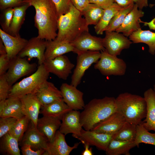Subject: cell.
I'll list each match as a JSON object with an SVG mask.
<instances>
[{"label":"cell","mask_w":155,"mask_h":155,"mask_svg":"<svg viewBox=\"0 0 155 155\" xmlns=\"http://www.w3.org/2000/svg\"><path fill=\"white\" fill-rule=\"evenodd\" d=\"M155 95V84L153 86V89Z\"/></svg>","instance_id":"obj_52"},{"label":"cell","mask_w":155,"mask_h":155,"mask_svg":"<svg viewBox=\"0 0 155 155\" xmlns=\"http://www.w3.org/2000/svg\"><path fill=\"white\" fill-rule=\"evenodd\" d=\"M24 0H22V1H23Z\"/></svg>","instance_id":"obj_53"},{"label":"cell","mask_w":155,"mask_h":155,"mask_svg":"<svg viewBox=\"0 0 155 155\" xmlns=\"http://www.w3.org/2000/svg\"><path fill=\"white\" fill-rule=\"evenodd\" d=\"M123 7L115 2L104 9L101 18L94 26L95 31L97 34H103L111 19Z\"/></svg>","instance_id":"obj_30"},{"label":"cell","mask_w":155,"mask_h":155,"mask_svg":"<svg viewBox=\"0 0 155 155\" xmlns=\"http://www.w3.org/2000/svg\"><path fill=\"white\" fill-rule=\"evenodd\" d=\"M72 110L62 100L42 106L40 113L43 116L55 117L61 120L65 114Z\"/></svg>","instance_id":"obj_27"},{"label":"cell","mask_w":155,"mask_h":155,"mask_svg":"<svg viewBox=\"0 0 155 155\" xmlns=\"http://www.w3.org/2000/svg\"><path fill=\"white\" fill-rule=\"evenodd\" d=\"M0 152L3 155H20L17 139L8 133L1 138Z\"/></svg>","instance_id":"obj_32"},{"label":"cell","mask_w":155,"mask_h":155,"mask_svg":"<svg viewBox=\"0 0 155 155\" xmlns=\"http://www.w3.org/2000/svg\"><path fill=\"white\" fill-rule=\"evenodd\" d=\"M144 15V12L134 4L132 10L126 16L122 24L115 31L122 33L125 36L129 37L133 32L141 28L140 18Z\"/></svg>","instance_id":"obj_17"},{"label":"cell","mask_w":155,"mask_h":155,"mask_svg":"<svg viewBox=\"0 0 155 155\" xmlns=\"http://www.w3.org/2000/svg\"><path fill=\"white\" fill-rule=\"evenodd\" d=\"M49 73L43 64L39 65L33 73L11 86L8 98H20L28 94H36L47 80Z\"/></svg>","instance_id":"obj_5"},{"label":"cell","mask_w":155,"mask_h":155,"mask_svg":"<svg viewBox=\"0 0 155 155\" xmlns=\"http://www.w3.org/2000/svg\"><path fill=\"white\" fill-rule=\"evenodd\" d=\"M74 51V47L71 43L59 40L56 38L47 40L45 52V59H53L65 53Z\"/></svg>","instance_id":"obj_24"},{"label":"cell","mask_w":155,"mask_h":155,"mask_svg":"<svg viewBox=\"0 0 155 155\" xmlns=\"http://www.w3.org/2000/svg\"><path fill=\"white\" fill-rule=\"evenodd\" d=\"M65 136L58 130L53 140L49 142L43 155H69L72 150L78 148L80 143H76L73 146H70L66 142Z\"/></svg>","instance_id":"obj_19"},{"label":"cell","mask_w":155,"mask_h":155,"mask_svg":"<svg viewBox=\"0 0 155 155\" xmlns=\"http://www.w3.org/2000/svg\"><path fill=\"white\" fill-rule=\"evenodd\" d=\"M84 145V150L82 152V155H93L92 148H90V146L88 144L86 143L83 144Z\"/></svg>","instance_id":"obj_49"},{"label":"cell","mask_w":155,"mask_h":155,"mask_svg":"<svg viewBox=\"0 0 155 155\" xmlns=\"http://www.w3.org/2000/svg\"><path fill=\"white\" fill-rule=\"evenodd\" d=\"M60 90L63 100L73 110H83L85 106L83 99L84 93L72 85L63 83Z\"/></svg>","instance_id":"obj_14"},{"label":"cell","mask_w":155,"mask_h":155,"mask_svg":"<svg viewBox=\"0 0 155 155\" xmlns=\"http://www.w3.org/2000/svg\"><path fill=\"white\" fill-rule=\"evenodd\" d=\"M80 113V121L86 130H91L94 126L116 112L115 98L105 96L94 98L85 105Z\"/></svg>","instance_id":"obj_2"},{"label":"cell","mask_w":155,"mask_h":155,"mask_svg":"<svg viewBox=\"0 0 155 155\" xmlns=\"http://www.w3.org/2000/svg\"><path fill=\"white\" fill-rule=\"evenodd\" d=\"M103 44L105 50L114 56L119 55L124 49H129L132 42L123 34L115 31L105 32Z\"/></svg>","instance_id":"obj_9"},{"label":"cell","mask_w":155,"mask_h":155,"mask_svg":"<svg viewBox=\"0 0 155 155\" xmlns=\"http://www.w3.org/2000/svg\"><path fill=\"white\" fill-rule=\"evenodd\" d=\"M89 1L90 3L95 4L104 9L115 2L114 0H89Z\"/></svg>","instance_id":"obj_46"},{"label":"cell","mask_w":155,"mask_h":155,"mask_svg":"<svg viewBox=\"0 0 155 155\" xmlns=\"http://www.w3.org/2000/svg\"><path fill=\"white\" fill-rule=\"evenodd\" d=\"M134 4L123 7L111 19L105 32L115 31L123 23L126 16L133 9Z\"/></svg>","instance_id":"obj_36"},{"label":"cell","mask_w":155,"mask_h":155,"mask_svg":"<svg viewBox=\"0 0 155 155\" xmlns=\"http://www.w3.org/2000/svg\"><path fill=\"white\" fill-rule=\"evenodd\" d=\"M22 0H0V7L2 9L13 7L21 5Z\"/></svg>","instance_id":"obj_44"},{"label":"cell","mask_w":155,"mask_h":155,"mask_svg":"<svg viewBox=\"0 0 155 155\" xmlns=\"http://www.w3.org/2000/svg\"><path fill=\"white\" fill-rule=\"evenodd\" d=\"M49 142L47 137L38 129L30 120L27 129L19 143L20 146L28 144L34 150L41 149L46 150Z\"/></svg>","instance_id":"obj_13"},{"label":"cell","mask_w":155,"mask_h":155,"mask_svg":"<svg viewBox=\"0 0 155 155\" xmlns=\"http://www.w3.org/2000/svg\"><path fill=\"white\" fill-rule=\"evenodd\" d=\"M43 64L49 73L65 80L67 79L74 67L68 58L63 55L53 59L45 60Z\"/></svg>","instance_id":"obj_10"},{"label":"cell","mask_w":155,"mask_h":155,"mask_svg":"<svg viewBox=\"0 0 155 155\" xmlns=\"http://www.w3.org/2000/svg\"><path fill=\"white\" fill-rule=\"evenodd\" d=\"M61 122L59 119L43 116L38 119L36 127L50 142L53 140L57 131L59 129Z\"/></svg>","instance_id":"obj_26"},{"label":"cell","mask_w":155,"mask_h":155,"mask_svg":"<svg viewBox=\"0 0 155 155\" xmlns=\"http://www.w3.org/2000/svg\"><path fill=\"white\" fill-rule=\"evenodd\" d=\"M37 66L36 63H31L25 58L18 55L11 60L5 73L9 85L11 87L19 79L33 72Z\"/></svg>","instance_id":"obj_8"},{"label":"cell","mask_w":155,"mask_h":155,"mask_svg":"<svg viewBox=\"0 0 155 155\" xmlns=\"http://www.w3.org/2000/svg\"><path fill=\"white\" fill-rule=\"evenodd\" d=\"M74 48V53L88 51H104L103 38L91 34L86 32L71 43Z\"/></svg>","instance_id":"obj_12"},{"label":"cell","mask_w":155,"mask_h":155,"mask_svg":"<svg viewBox=\"0 0 155 155\" xmlns=\"http://www.w3.org/2000/svg\"><path fill=\"white\" fill-rule=\"evenodd\" d=\"M113 135L82 129L80 136L77 138L81 142L95 146L99 149L105 151L113 138Z\"/></svg>","instance_id":"obj_16"},{"label":"cell","mask_w":155,"mask_h":155,"mask_svg":"<svg viewBox=\"0 0 155 155\" xmlns=\"http://www.w3.org/2000/svg\"><path fill=\"white\" fill-rule=\"evenodd\" d=\"M17 120V119L13 117H0V138L11 130Z\"/></svg>","instance_id":"obj_38"},{"label":"cell","mask_w":155,"mask_h":155,"mask_svg":"<svg viewBox=\"0 0 155 155\" xmlns=\"http://www.w3.org/2000/svg\"><path fill=\"white\" fill-rule=\"evenodd\" d=\"M56 10L58 18L69 10L71 0H51Z\"/></svg>","instance_id":"obj_39"},{"label":"cell","mask_w":155,"mask_h":155,"mask_svg":"<svg viewBox=\"0 0 155 155\" xmlns=\"http://www.w3.org/2000/svg\"><path fill=\"white\" fill-rule=\"evenodd\" d=\"M83 16L72 3L68 11L58 18L55 38L71 43L83 33L89 32L88 26Z\"/></svg>","instance_id":"obj_3"},{"label":"cell","mask_w":155,"mask_h":155,"mask_svg":"<svg viewBox=\"0 0 155 155\" xmlns=\"http://www.w3.org/2000/svg\"><path fill=\"white\" fill-rule=\"evenodd\" d=\"M115 104L116 111L132 124H140L146 117L147 105L144 97L128 92L121 93L115 98Z\"/></svg>","instance_id":"obj_4"},{"label":"cell","mask_w":155,"mask_h":155,"mask_svg":"<svg viewBox=\"0 0 155 155\" xmlns=\"http://www.w3.org/2000/svg\"><path fill=\"white\" fill-rule=\"evenodd\" d=\"M104 9L100 6L93 3H90L88 7L81 12L87 24H97L101 18Z\"/></svg>","instance_id":"obj_33"},{"label":"cell","mask_w":155,"mask_h":155,"mask_svg":"<svg viewBox=\"0 0 155 155\" xmlns=\"http://www.w3.org/2000/svg\"><path fill=\"white\" fill-rule=\"evenodd\" d=\"M126 121L124 117L116 111L97 123L91 130L113 135L121 128Z\"/></svg>","instance_id":"obj_21"},{"label":"cell","mask_w":155,"mask_h":155,"mask_svg":"<svg viewBox=\"0 0 155 155\" xmlns=\"http://www.w3.org/2000/svg\"><path fill=\"white\" fill-rule=\"evenodd\" d=\"M133 43H144L148 46L149 52L152 55L155 54V32L149 30L139 29L129 36Z\"/></svg>","instance_id":"obj_28"},{"label":"cell","mask_w":155,"mask_h":155,"mask_svg":"<svg viewBox=\"0 0 155 155\" xmlns=\"http://www.w3.org/2000/svg\"><path fill=\"white\" fill-rule=\"evenodd\" d=\"M72 2L78 10L82 12L90 3L89 0H71Z\"/></svg>","instance_id":"obj_45"},{"label":"cell","mask_w":155,"mask_h":155,"mask_svg":"<svg viewBox=\"0 0 155 155\" xmlns=\"http://www.w3.org/2000/svg\"><path fill=\"white\" fill-rule=\"evenodd\" d=\"M80 113L78 110H72L63 117L59 129L60 132L65 135L70 133L77 138L81 134L82 126L80 121Z\"/></svg>","instance_id":"obj_15"},{"label":"cell","mask_w":155,"mask_h":155,"mask_svg":"<svg viewBox=\"0 0 155 155\" xmlns=\"http://www.w3.org/2000/svg\"><path fill=\"white\" fill-rule=\"evenodd\" d=\"M0 37L5 46L8 58L11 60L18 55L28 41L22 38L19 34L13 36L1 29Z\"/></svg>","instance_id":"obj_18"},{"label":"cell","mask_w":155,"mask_h":155,"mask_svg":"<svg viewBox=\"0 0 155 155\" xmlns=\"http://www.w3.org/2000/svg\"><path fill=\"white\" fill-rule=\"evenodd\" d=\"M77 63L71 78V84L77 87L81 82L86 71L100 59V51H88L77 53Z\"/></svg>","instance_id":"obj_7"},{"label":"cell","mask_w":155,"mask_h":155,"mask_svg":"<svg viewBox=\"0 0 155 155\" xmlns=\"http://www.w3.org/2000/svg\"><path fill=\"white\" fill-rule=\"evenodd\" d=\"M142 22L145 25L148 26L150 29L155 30V18L149 22Z\"/></svg>","instance_id":"obj_50"},{"label":"cell","mask_w":155,"mask_h":155,"mask_svg":"<svg viewBox=\"0 0 155 155\" xmlns=\"http://www.w3.org/2000/svg\"><path fill=\"white\" fill-rule=\"evenodd\" d=\"M36 94L42 106L63 100L60 90L52 83L47 80Z\"/></svg>","instance_id":"obj_23"},{"label":"cell","mask_w":155,"mask_h":155,"mask_svg":"<svg viewBox=\"0 0 155 155\" xmlns=\"http://www.w3.org/2000/svg\"><path fill=\"white\" fill-rule=\"evenodd\" d=\"M24 116L20 98L9 97L0 101V117H13L19 119Z\"/></svg>","instance_id":"obj_22"},{"label":"cell","mask_w":155,"mask_h":155,"mask_svg":"<svg viewBox=\"0 0 155 155\" xmlns=\"http://www.w3.org/2000/svg\"><path fill=\"white\" fill-rule=\"evenodd\" d=\"M34 7L36 13L35 25L38 30V38L49 41L57 35L58 17L55 8L51 0H24Z\"/></svg>","instance_id":"obj_1"},{"label":"cell","mask_w":155,"mask_h":155,"mask_svg":"<svg viewBox=\"0 0 155 155\" xmlns=\"http://www.w3.org/2000/svg\"><path fill=\"white\" fill-rule=\"evenodd\" d=\"M30 120L27 116H24L17 120L8 133L16 137L19 142L27 129Z\"/></svg>","instance_id":"obj_37"},{"label":"cell","mask_w":155,"mask_h":155,"mask_svg":"<svg viewBox=\"0 0 155 155\" xmlns=\"http://www.w3.org/2000/svg\"><path fill=\"white\" fill-rule=\"evenodd\" d=\"M146 103L147 111L145 119L142 123L148 131L155 132V95L153 89L149 88L144 94Z\"/></svg>","instance_id":"obj_25"},{"label":"cell","mask_w":155,"mask_h":155,"mask_svg":"<svg viewBox=\"0 0 155 155\" xmlns=\"http://www.w3.org/2000/svg\"><path fill=\"white\" fill-rule=\"evenodd\" d=\"M11 60L7 54L0 55V75L6 73L9 67Z\"/></svg>","instance_id":"obj_43"},{"label":"cell","mask_w":155,"mask_h":155,"mask_svg":"<svg viewBox=\"0 0 155 155\" xmlns=\"http://www.w3.org/2000/svg\"><path fill=\"white\" fill-rule=\"evenodd\" d=\"M47 40L38 38L33 37L28 40L26 44L18 55L22 58L27 57L29 60L36 58L39 65L43 63L45 61V52Z\"/></svg>","instance_id":"obj_11"},{"label":"cell","mask_w":155,"mask_h":155,"mask_svg":"<svg viewBox=\"0 0 155 155\" xmlns=\"http://www.w3.org/2000/svg\"><path fill=\"white\" fill-rule=\"evenodd\" d=\"M136 146L134 142L112 139L105 151L107 155H130V150Z\"/></svg>","instance_id":"obj_31"},{"label":"cell","mask_w":155,"mask_h":155,"mask_svg":"<svg viewBox=\"0 0 155 155\" xmlns=\"http://www.w3.org/2000/svg\"><path fill=\"white\" fill-rule=\"evenodd\" d=\"M7 54L5 46L2 40H0V55Z\"/></svg>","instance_id":"obj_51"},{"label":"cell","mask_w":155,"mask_h":155,"mask_svg":"<svg viewBox=\"0 0 155 155\" xmlns=\"http://www.w3.org/2000/svg\"><path fill=\"white\" fill-rule=\"evenodd\" d=\"M11 87L8 83L5 74L0 75V101L8 98Z\"/></svg>","instance_id":"obj_40"},{"label":"cell","mask_w":155,"mask_h":155,"mask_svg":"<svg viewBox=\"0 0 155 155\" xmlns=\"http://www.w3.org/2000/svg\"><path fill=\"white\" fill-rule=\"evenodd\" d=\"M136 125L126 121L121 128L113 135L112 139L134 142L136 134Z\"/></svg>","instance_id":"obj_34"},{"label":"cell","mask_w":155,"mask_h":155,"mask_svg":"<svg viewBox=\"0 0 155 155\" xmlns=\"http://www.w3.org/2000/svg\"><path fill=\"white\" fill-rule=\"evenodd\" d=\"M3 12V23L2 24L3 30L7 33L13 17V8L9 7L5 9Z\"/></svg>","instance_id":"obj_41"},{"label":"cell","mask_w":155,"mask_h":155,"mask_svg":"<svg viewBox=\"0 0 155 155\" xmlns=\"http://www.w3.org/2000/svg\"><path fill=\"white\" fill-rule=\"evenodd\" d=\"M115 2L122 7L134 4L133 0H114Z\"/></svg>","instance_id":"obj_48"},{"label":"cell","mask_w":155,"mask_h":155,"mask_svg":"<svg viewBox=\"0 0 155 155\" xmlns=\"http://www.w3.org/2000/svg\"><path fill=\"white\" fill-rule=\"evenodd\" d=\"M20 146L21 152L23 155H43L45 150L43 149L34 150L28 144H24Z\"/></svg>","instance_id":"obj_42"},{"label":"cell","mask_w":155,"mask_h":155,"mask_svg":"<svg viewBox=\"0 0 155 155\" xmlns=\"http://www.w3.org/2000/svg\"><path fill=\"white\" fill-rule=\"evenodd\" d=\"M94 68L104 76H122L125 73L127 65L123 60L109 54L105 50L101 51L100 58Z\"/></svg>","instance_id":"obj_6"},{"label":"cell","mask_w":155,"mask_h":155,"mask_svg":"<svg viewBox=\"0 0 155 155\" xmlns=\"http://www.w3.org/2000/svg\"><path fill=\"white\" fill-rule=\"evenodd\" d=\"M30 6L29 3H24L13 7V17L8 33L13 36L19 34V31L24 20L26 10Z\"/></svg>","instance_id":"obj_29"},{"label":"cell","mask_w":155,"mask_h":155,"mask_svg":"<svg viewBox=\"0 0 155 155\" xmlns=\"http://www.w3.org/2000/svg\"><path fill=\"white\" fill-rule=\"evenodd\" d=\"M134 3L136 4L139 9L142 10L144 7L148 6V0H133Z\"/></svg>","instance_id":"obj_47"},{"label":"cell","mask_w":155,"mask_h":155,"mask_svg":"<svg viewBox=\"0 0 155 155\" xmlns=\"http://www.w3.org/2000/svg\"><path fill=\"white\" fill-rule=\"evenodd\" d=\"M136 134L134 142L137 147L142 143L155 146V133L150 132L142 123L136 125Z\"/></svg>","instance_id":"obj_35"},{"label":"cell","mask_w":155,"mask_h":155,"mask_svg":"<svg viewBox=\"0 0 155 155\" xmlns=\"http://www.w3.org/2000/svg\"><path fill=\"white\" fill-rule=\"evenodd\" d=\"M22 113L37 126L42 104L36 94H30L20 98Z\"/></svg>","instance_id":"obj_20"}]
</instances>
